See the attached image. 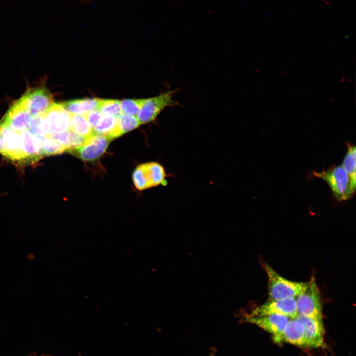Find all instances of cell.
<instances>
[{"instance_id": "obj_1", "label": "cell", "mask_w": 356, "mask_h": 356, "mask_svg": "<svg viewBox=\"0 0 356 356\" xmlns=\"http://www.w3.org/2000/svg\"><path fill=\"white\" fill-rule=\"evenodd\" d=\"M263 265L268 279V300L295 298L307 288L308 282L288 280L278 274L267 264L264 263Z\"/></svg>"}, {"instance_id": "obj_2", "label": "cell", "mask_w": 356, "mask_h": 356, "mask_svg": "<svg viewBox=\"0 0 356 356\" xmlns=\"http://www.w3.org/2000/svg\"><path fill=\"white\" fill-rule=\"evenodd\" d=\"M313 175L323 179L330 187L335 198L339 201H346L354 194L356 188L342 165L332 167L321 172H313Z\"/></svg>"}, {"instance_id": "obj_3", "label": "cell", "mask_w": 356, "mask_h": 356, "mask_svg": "<svg viewBox=\"0 0 356 356\" xmlns=\"http://www.w3.org/2000/svg\"><path fill=\"white\" fill-rule=\"evenodd\" d=\"M296 298L298 315L322 319L321 293L314 276L308 282L306 290Z\"/></svg>"}, {"instance_id": "obj_4", "label": "cell", "mask_w": 356, "mask_h": 356, "mask_svg": "<svg viewBox=\"0 0 356 356\" xmlns=\"http://www.w3.org/2000/svg\"><path fill=\"white\" fill-rule=\"evenodd\" d=\"M178 90V89L170 90L157 96L145 99L136 117L140 124L152 122L166 107L178 105V103L173 99Z\"/></svg>"}, {"instance_id": "obj_5", "label": "cell", "mask_w": 356, "mask_h": 356, "mask_svg": "<svg viewBox=\"0 0 356 356\" xmlns=\"http://www.w3.org/2000/svg\"><path fill=\"white\" fill-rule=\"evenodd\" d=\"M17 100L32 116L45 113L54 103L51 93L44 86L29 89Z\"/></svg>"}, {"instance_id": "obj_6", "label": "cell", "mask_w": 356, "mask_h": 356, "mask_svg": "<svg viewBox=\"0 0 356 356\" xmlns=\"http://www.w3.org/2000/svg\"><path fill=\"white\" fill-rule=\"evenodd\" d=\"M111 140L109 136L94 134L88 138L83 145L68 152L82 160L92 161L105 152Z\"/></svg>"}, {"instance_id": "obj_7", "label": "cell", "mask_w": 356, "mask_h": 356, "mask_svg": "<svg viewBox=\"0 0 356 356\" xmlns=\"http://www.w3.org/2000/svg\"><path fill=\"white\" fill-rule=\"evenodd\" d=\"M0 131L2 138L0 153L13 162L26 163V156L21 147L19 133L2 124H0Z\"/></svg>"}, {"instance_id": "obj_8", "label": "cell", "mask_w": 356, "mask_h": 356, "mask_svg": "<svg viewBox=\"0 0 356 356\" xmlns=\"http://www.w3.org/2000/svg\"><path fill=\"white\" fill-rule=\"evenodd\" d=\"M252 315H266L278 314L285 316L289 318L297 317L295 298H287L268 300L257 307L250 314Z\"/></svg>"}, {"instance_id": "obj_9", "label": "cell", "mask_w": 356, "mask_h": 356, "mask_svg": "<svg viewBox=\"0 0 356 356\" xmlns=\"http://www.w3.org/2000/svg\"><path fill=\"white\" fill-rule=\"evenodd\" d=\"M290 318L283 315L270 314L266 315H252L249 314L245 320L255 324L273 336L276 342L283 332Z\"/></svg>"}, {"instance_id": "obj_10", "label": "cell", "mask_w": 356, "mask_h": 356, "mask_svg": "<svg viewBox=\"0 0 356 356\" xmlns=\"http://www.w3.org/2000/svg\"><path fill=\"white\" fill-rule=\"evenodd\" d=\"M297 318L304 326L307 348H325L324 328L322 319L307 317L300 315Z\"/></svg>"}, {"instance_id": "obj_11", "label": "cell", "mask_w": 356, "mask_h": 356, "mask_svg": "<svg viewBox=\"0 0 356 356\" xmlns=\"http://www.w3.org/2000/svg\"><path fill=\"white\" fill-rule=\"evenodd\" d=\"M32 117L31 114L16 100L9 108L0 124L6 125L19 133L29 129Z\"/></svg>"}, {"instance_id": "obj_12", "label": "cell", "mask_w": 356, "mask_h": 356, "mask_svg": "<svg viewBox=\"0 0 356 356\" xmlns=\"http://www.w3.org/2000/svg\"><path fill=\"white\" fill-rule=\"evenodd\" d=\"M50 134H57L70 130L71 114L61 103H54L44 113Z\"/></svg>"}, {"instance_id": "obj_13", "label": "cell", "mask_w": 356, "mask_h": 356, "mask_svg": "<svg viewBox=\"0 0 356 356\" xmlns=\"http://www.w3.org/2000/svg\"><path fill=\"white\" fill-rule=\"evenodd\" d=\"M21 147L24 153L26 163L33 164L43 157L41 153L40 138L30 131L25 130L19 133Z\"/></svg>"}, {"instance_id": "obj_14", "label": "cell", "mask_w": 356, "mask_h": 356, "mask_svg": "<svg viewBox=\"0 0 356 356\" xmlns=\"http://www.w3.org/2000/svg\"><path fill=\"white\" fill-rule=\"evenodd\" d=\"M277 342H285L299 347L307 348L302 323L297 317L290 318Z\"/></svg>"}, {"instance_id": "obj_15", "label": "cell", "mask_w": 356, "mask_h": 356, "mask_svg": "<svg viewBox=\"0 0 356 356\" xmlns=\"http://www.w3.org/2000/svg\"><path fill=\"white\" fill-rule=\"evenodd\" d=\"M99 98L74 99L61 103L63 107L71 114L84 115L96 109Z\"/></svg>"}, {"instance_id": "obj_16", "label": "cell", "mask_w": 356, "mask_h": 356, "mask_svg": "<svg viewBox=\"0 0 356 356\" xmlns=\"http://www.w3.org/2000/svg\"><path fill=\"white\" fill-rule=\"evenodd\" d=\"M94 134L104 135L112 139L121 136L118 117L103 116L97 126L93 129Z\"/></svg>"}, {"instance_id": "obj_17", "label": "cell", "mask_w": 356, "mask_h": 356, "mask_svg": "<svg viewBox=\"0 0 356 356\" xmlns=\"http://www.w3.org/2000/svg\"><path fill=\"white\" fill-rule=\"evenodd\" d=\"M66 149V151L83 145L88 138L78 135L70 130L57 134H50Z\"/></svg>"}, {"instance_id": "obj_18", "label": "cell", "mask_w": 356, "mask_h": 356, "mask_svg": "<svg viewBox=\"0 0 356 356\" xmlns=\"http://www.w3.org/2000/svg\"><path fill=\"white\" fill-rule=\"evenodd\" d=\"M70 130L86 138L94 134L93 129L84 115L71 114Z\"/></svg>"}, {"instance_id": "obj_19", "label": "cell", "mask_w": 356, "mask_h": 356, "mask_svg": "<svg viewBox=\"0 0 356 356\" xmlns=\"http://www.w3.org/2000/svg\"><path fill=\"white\" fill-rule=\"evenodd\" d=\"M150 187L166 183V173L163 166L157 162L144 163Z\"/></svg>"}, {"instance_id": "obj_20", "label": "cell", "mask_w": 356, "mask_h": 356, "mask_svg": "<svg viewBox=\"0 0 356 356\" xmlns=\"http://www.w3.org/2000/svg\"><path fill=\"white\" fill-rule=\"evenodd\" d=\"M347 145V152L341 165L348 174L352 184L356 187V146L349 143Z\"/></svg>"}, {"instance_id": "obj_21", "label": "cell", "mask_w": 356, "mask_h": 356, "mask_svg": "<svg viewBox=\"0 0 356 356\" xmlns=\"http://www.w3.org/2000/svg\"><path fill=\"white\" fill-rule=\"evenodd\" d=\"M40 138L41 153L44 156H50L62 153L65 148L49 134Z\"/></svg>"}, {"instance_id": "obj_22", "label": "cell", "mask_w": 356, "mask_h": 356, "mask_svg": "<svg viewBox=\"0 0 356 356\" xmlns=\"http://www.w3.org/2000/svg\"><path fill=\"white\" fill-rule=\"evenodd\" d=\"M96 109L102 116H113L118 117L122 113L120 100L99 98Z\"/></svg>"}, {"instance_id": "obj_23", "label": "cell", "mask_w": 356, "mask_h": 356, "mask_svg": "<svg viewBox=\"0 0 356 356\" xmlns=\"http://www.w3.org/2000/svg\"><path fill=\"white\" fill-rule=\"evenodd\" d=\"M29 129L34 134L39 137L48 135L49 134V129L44 113L32 116Z\"/></svg>"}, {"instance_id": "obj_24", "label": "cell", "mask_w": 356, "mask_h": 356, "mask_svg": "<svg viewBox=\"0 0 356 356\" xmlns=\"http://www.w3.org/2000/svg\"><path fill=\"white\" fill-rule=\"evenodd\" d=\"M145 99H127L120 101L122 113L135 116L139 112Z\"/></svg>"}, {"instance_id": "obj_25", "label": "cell", "mask_w": 356, "mask_h": 356, "mask_svg": "<svg viewBox=\"0 0 356 356\" xmlns=\"http://www.w3.org/2000/svg\"><path fill=\"white\" fill-rule=\"evenodd\" d=\"M118 125L121 135L139 127L140 124L137 118L122 113L118 117Z\"/></svg>"}, {"instance_id": "obj_26", "label": "cell", "mask_w": 356, "mask_h": 356, "mask_svg": "<svg viewBox=\"0 0 356 356\" xmlns=\"http://www.w3.org/2000/svg\"><path fill=\"white\" fill-rule=\"evenodd\" d=\"M133 180L135 187L140 190L150 188L143 164L137 166L133 174Z\"/></svg>"}, {"instance_id": "obj_27", "label": "cell", "mask_w": 356, "mask_h": 356, "mask_svg": "<svg viewBox=\"0 0 356 356\" xmlns=\"http://www.w3.org/2000/svg\"><path fill=\"white\" fill-rule=\"evenodd\" d=\"M93 129L99 124L102 119V114L97 109H93L84 115Z\"/></svg>"}, {"instance_id": "obj_28", "label": "cell", "mask_w": 356, "mask_h": 356, "mask_svg": "<svg viewBox=\"0 0 356 356\" xmlns=\"http://www.w3.org/2000/svg\"><path fill=\"white\" fill-rule=\"evenodd\" d=\"M2 145V138L1 134L0 133V153L1 151Z\"/></svg>"}, {"instance_id": "obj_29", "label": "cell", "mask_w": 356, "mask_h": 356, "mask_svg": "<svg viewBox=\"0 0 356 356\" xmlns=\"http://www.w3.org/2000/svg\"><path fill=\"white\" fill-rule=\"evenodd\" d=\"M83 0V1H87L89 0Z\"/></svg>"}]
</instances>
